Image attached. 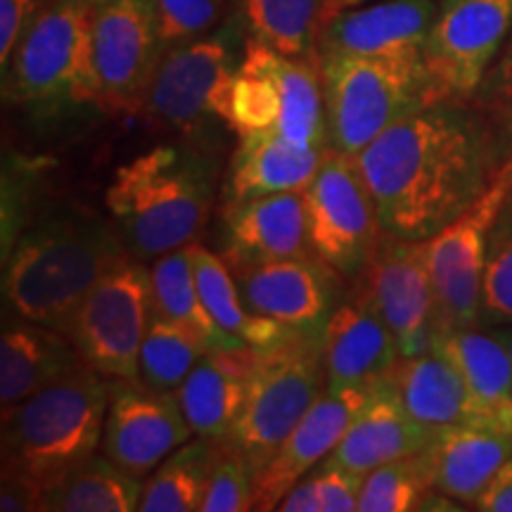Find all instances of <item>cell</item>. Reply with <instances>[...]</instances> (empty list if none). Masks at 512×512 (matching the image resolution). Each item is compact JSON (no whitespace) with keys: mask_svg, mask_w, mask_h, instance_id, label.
I'll use <instances>...</instances> for the list:
<instances>
[{"mask_svg":"<svg viewBox=\"0 0 512 512\" xmlns=\"http://www.w3.org/2000/svg\"><path fill=\"white\" fill-rule=\"evenodd\" d=\"M512 152L472 102H434L354 157L382 233L430 240L489 188Z\"/></svg>","mask_w":512,"mask_h":512,"instance_id":"6da1fadb","label":"cell"},{"mask_svg":"<svg viewBox=\"0 0 512 512\" xmlns=\"http://www.w3.org/2000/svg\"><path fill=\"white\" fill-rule=\"evenodd\" d=\"M219 195V162L190 143L157 145L121 164L105 204L126 252L159 256L197 242Z\"/></svg>","mask_w":512,"mask_h":512,"instance_id":"7a4b0ae2","label":"cell"},{"mask_svg":"<svg viewBox=\"0 0 512 512\" xmlns=\"http://www.w3.org/2000/svg\"><path fill=\"white\" fill-rule=\"evenodd\" d=\"M128 254L114 223L64 211L31 226L12 245L3 294L12 316L69 337L83 299Z\"/></svg>","mask_w":512,"mask_h":512,"instance_id":"3957f363","label":"cell"},{"mask_svg":"<svg viewBox=\"0 0 512 512\" xmlns=\"http://www.w3.org/2000/svg\"><path fill=\"white\" fill-rule=\"evenodd\" d=\"M110 377L91 366L3 413V472L46 491L83 458L100 451Z\"/></svg>","mask_w":512,"mask_h":512,"instance_id":"277c9868","label":"cell"},{"mask_svg":"<svg viewBox=\"0 0 512 512\" xmlns=\"http://www.w3.org/2000/svg\"><path fill=\"white\" fill-rule=\"evenodd\" d=\"M330 150L344 157L382 136L408 114L434 105L422 53L318 57Z\"/></svg>","mask_w":512,"mask_h":512,"instance_id":"5b68a950","label":"cell"},{"mask_svg":"<svg viewBox=\"0 0 512 512\" xmlns=\"http://www.w3.org/2000/svg\"><path fill=\"white\" fill-rule=\"evenodd\" d=\"M93 0H50L38 10L3 69V98L36 112L95 105L88 22Z\"/></svg>","mask_w":512,"mask_h":512,"instance_id":"8992f818","label":"cell"},{"mask_svg":"<svg viewBox=\"0 0 512 512\" xmlns=\"http://www.w3.org/2000/svg\"><path fill=\"white\" fill-rule=\"evenodd\" d=\"M325 392L323 339L292 332L268 349H256L245 406L228 441L252 465L254 477L271 463L297 422Z\"/></svg>","mask_w":512,"mask_h":512,"instance_id":"52a82bcc","label":"cell"},{"mask_svg":"<svg viewBox=\"0 0 512 512\" xmlns=\"http://www.w3.org/2000/svg\"><path fill=\"white\" fill-rule=\"evenodd\" d=\"M247 34L235 17L195 41L166 48L136 114L162 131L202 133L219 119L228 86L245 55Z\"/></svg>","mask_w":512,"mask_h":512,"instance_id":"ba28073f","label":"cell"},{"mask_svg":"<svg viewBox=\"0 0 512 512\" xmlns=\"http://www.w3.org/2000/svg\"><path fill=\"white\" fill-rule=\"evenodd\" d=\"M152 316L150 266L124 254L83 299L69 339L100 375L138 380L140 347Z\"/></svg>","mask_w":512,"mask_h":512,"instance_id":"9c48e42d","label":"cell"},{"mask_svg":"<svg viewBox=\"0 0 512 512\" xmlns=\"http://www.w3.org/2000/svg\"><path fill=\"white\" fill-rule=\"evenodd\" d=\"M512 190V155L505 159L482 197L456 221L425 240L434 297L437 335L482 328V280L494 221Z\"/></svg>","mask_w":512,"mask_h":512,"instance_id":"30bf717a","label":"cell"},{"mask_svg":"<svg viewBox=\"0 0 512 512\" xmlns=\"http://www.w3.org/2000/svg\"><path fill=\"white\" fill-rule=\"evenodd\" d=\"M88 48L95 107L136 114L166 50L155 0H93Z\"/></svg>","mask_w":512,"mask_h":512,"instance_id":"8fae6325","label":"cell"},{"mask_svg":"<svg viewBox=\"0 0 512 512\" xmlns=\"http://www.w3.org/2000/svg\"><path fill=\"white\" fill-rule=\"evenodd\" d=\"M512 29V0H441L422 60L434 102H472Z\"/></svg>","mask_w":512,"mask_h":512,"instance_id":"7c38bea8","label":"cell"},{"mask_svg":"<svg viewBox=\"0 0 512 512\" xmlns=\"http://www.w3.org/2000/svg\"><path fill=\"white\" fill-rule=\"evenodd\" d=\"M302 195L313 254L344 280H356L382 238V228L354 157L328 150Z\"/></svg>","mask_w":512,"mask_h":512,"instance_id":"4fadbf2b","label":"cell"},{"mask_svg":"<svg viewBox=\"0 0 512 512\" xmlns=\"http://www.w3.org/2000/svg\"><path fill=\"white\" fill-rule=\"evenodd\" d=\"M351 283L387 323L401 358L432 349L437 337V297L425 240H403L382 233L368 264Z\"/></svg>","mask_w":512,"mask_h":512,"instance_id":"5bb4252c","label":"cell"},{"mask_svg":"<svg viewBox=\"0 0 512 512\" xmlns=\"http://www.w3.org/2000/svg\"><path fill=\"white\" fill-rule=\"evenodd\" d=\"M247 309L285 328L323 339L325 325L342 302V275L320 261L304 259L242 261L226 259Z\"/></svg>","mask_w":512,"mask_h":512,"instance_id":"9a60e30c","label":"cell"},{"mask_svg":"<svg viewBox=\"0 0 512 512\" xmlns=\"http://www.w3.org/2000/svg\"><path fill=\"white\" fill-rule=\"evenodd\" d=\"M192 434L176 392L140 380H110L100 451L121 470L145 479Z\"/></svg>","mask_w":512,"mask_h":512,"instance_id":"2e32d148","label":"cell"},{"mask_svg":"<svg viewBox=\"0 0 512 512\" xmlns=\"http://www.w3.org/2000/svg\"><path fill=\"white\" fill-rule=\"evenodd\" d=\"M373 387L375 382L344 392L325 389L318 396L309 413L287 434L271 463L254 477V510H278L287 491L335 451Z\"/></svg>","mask_w":512,"mask_h":512,"instance_id":"e0dca14e","label":"cell"},{"mask_svg":"<svg viewBox=\"0 0 512 512\" xmlns=\"http://www.w3.org/2000/svg\"><path fill=\"white\" fill-rule=\"evenodd\" d=\"M434 0H382L325 17L316 38V60L332 55L422 53L430 34Z\"/></svg>","mask_w":512,"mask_h":512,"instance_id":"ac0fdd59","label":"cell"},{"mask_svg":"<svg viewBox=\"0 0 512 512\" xmlns=\"http://www.w3.org/2000/svg\"><path fill=\"white\" fill-rule=\"evenodd\" d=\"M323 332L325 389L368 387L387 377L401 361L399 347L380 313L351 287Z\"/></svg>","mask_w":512,"mask_h":512,"instance_id":"d6986e66","label":"cell"},{"mask_svg":"<svg viewBox=\"0 0 512 512\" xmlns=\"http://www.w3.org/2000/svg\"><path fill=\"white\" fill-rule=\"evenodd\" d=\"M389 377L413 418L430 430L479 427L505 432L501 413L484 401L458 368L437 351L430 349L420 356L401 358Z\"/></svg>","mask_w":512,"mask_h":512,"instance_id":"ffe728a7","label":"cell"},{"mask_svg":"<svg viewBox=\"0 0 512 512\" xmlns=\"http://www.w3.org/2000/svg\"><path fill=\"white\" fill-rule=\"evenodd\" d=\"M430 437V427L413 418L392 377L387 375L375 382L373 392L358 408L342 441L323 463L368 475L384 463L420 453Z\"/></svg>","mask_w":512,"mask_h":512,"instance_id":"44dd1931","label":"cell"},{"mask_svg":"<svg viewBox=\"0 0 512 512\" xmlns=\"http://www.w3.org/2000/svg\"><path fill=\"white\" fill-rule=\"evenodd\" d=\"M316 256L302 190L223 204V259L271 261Z\"/></svg>","mask_w":512,"mask_h":512,"instance_id":"7402d4cb","label":"cell"},{"mask_svg":"<svg viewBox=\"0 0 512 512\" xmlns=\"http://www.w3.org/2000/svg\"><path fill=\"white\" fill-rule=\"evenodd\" d=\"M86 366V358L64 332L15 316L0 335V408L10 411Z\"/></svg>","mask_w":512,"mask_h":512,"instance_id":"603a6c76","label":"cell"},{"mask_svg":"<svg viewBox=\"0 0 512 512\" xmlns=\"http://www.w3.org/2000/svg\"><path fill=\"white\" fill-rule=\"evenodd\" d=\"M238 138L240 143L230 157L223 185V204L304 190L330 150L302 147L278 131L247 133Z\"/></svg>","mask_w":512,"mask_h":512,"instance_id":"cb8c5ba5","label":"cell"},{"mask_svg":"<svg viewBox=\"0 0 512 512\" xmlns=\"http://www.w3.org/2000/svg\"><path fill=\"white\" fill-rule=\"evenodd\" d=\"M434 491L456 503H475L505 460L512 434L479 427H439L420 451Z\"/></svg>","mask_w":512,"mask_h":512,"instance_id":"d4e9b609","label":"cell"},{"mask_svg":"<svg viewBox=\"0 0 512 512\" xmlns=\"http://www.w3.org/2000/svg\"><path fill=\"white\" fill-rule=\"evenodd\" d=\"M256 349H209L176 389L195 437L228 439L247 396Z\"/></svg>","mask_w":512,"mask_h":512,"instance_id":"484cf974","label":"cell"},{"mask_svg":"<svg viewBox=\"0 0 512 512\" xmlns=\"http://www.w3.org/2000/svg\"><path fill=\"white\" fill-rule=\"evenodd\" d=\"M247 53L266 69L278 88L280 117L275 131L302 147H330L323 81L316 57H290L249 38Z\"/></svg>","mask_w":512,"mask_h":512,"instance_id":"4316f807","label":"cell"},{"mask_svg":"<svg viewBox=\"0 0 512 512\" xmlns=\"http://www.w3.org/2000/svg\"><path fill=\"white\" fill-rule=\"evenodd\" d=\"M190 254L202 302L221 330L238 337L240 342H245L252 349L275 347V344L292 335L294 330L285 328L278 320L256 316L247 309L240 287L233 278V271H230L223 256L214 254L200 242H192Z\"/></svg>","mask_w":512,"mask_h":512,"instance_id":"83f0119b","label":"cell"},{"mask_svg":"<svg viewBox=\"0 0 512 512\" xmlns=\"http://www.w3.org/2000/svg\"><path fill=\"white\" fill-rule=\"evenodd\" d=\"M145 479L133 477L102 451L83 458L43 491L48 512H133Z\"/></svg>","mask_w":512,"mask_h":512,"instance_id":"f1b7e54d","label":"cell"},{"mask_svg":"<svg viewBox=\"0 0 512 512\" xmlns=\"http://www.w3.org/2000/svg\"><path fill=\"white\" fill-rule=\"evenodd\" d=\"M152 278V309L181 328L195 332L209 349H245L247 344L228 335L209 316L200 297V287L192 268L190 245L150 261Z\"/></svg>","mask_w":512,"mask_h":512,"instance_id":"f546056e","label":"cell"},{"mask_svg":"<svg viewBox=\"0 0 512 512\" xmlns=\"http://www.w3.org/2000/svg\"><path fill=\"white\" fill-rule=\"evenodd\" d=\"M221 439L195 437L166 456L143 482L138 510L197 512L202 510L211 470L219 458Z\"/></svg>","mask_w":512,"mask_h":512,"instance_id":"4dcf8cb0","label":"cell"},{"mask_svg":"<svg viewBox=\"0 0 512 512\" xmlns=\"http://www.w3.org/2000/svg\"><path fill=\"white\" fill-rule=\"evenodd\" d=\"M233 17L249 41L290 57H316L325 0H235Z\"/></svg>","mask_w":512,"mask_h":512,"instance_id":"1f68e13d","label":"cell"},{"mask_svg":"<svg viewBox=\"0 0 512 512\" xmlns=\"http://www.w3.org/2000/svg\"><path fill=\"white\" fill-rule=\"evenodd\" d=\"M207 351L209 347L195 332L162 316H152L140 347L138 380L152 389L176 392Z\"/></svg>","mask_w":512,"mask_h":512,"instance_id":"d6a6232c","label":"cell"},{"mask_svg":"<svg viewBox=\"0 0 512 512\" xmlns=\"http://www.w3.org/2000/svg\"><path fill=\"white\" fill-rule=\"evenodd\" d=\"M280 117L278 88L264 67L252 55H242V62L228 86L221 121L238 136L259 131H275Z\"/></svg>","mask_w":512,"mask_h":512,"instance_id":"836d02e7","label":"cell"},{"mask_svg":"<svg viewBox=\"0 0 512 512\" xmlns=\"http://www.w3.org/2000/svg\"><path fill=\"white\" fill-rule=\"evenodd\" d=\"M432 489L427 465L420 453L392 460L370 470L363 482L361 512H406L418 510L422 496Z\"/></svg>","mask_w":512,"mask_h":512,"instance_id":"e575fe53","label":"cell"},{"mask_svg":"<svg viewBox=\"0 0 512 512\" xmlns=\"http://www.w3.org/2000/svg\"><path fill=\"white\" fill-rule=\"evenodd\" d=\"M508 323H512V190L491 228L482 280V328Z\"/></svg>","mask_w":512,"mask_h":512,"instance_id":"d590c367","label":"cell"},{"mask_svg":"<svg viewBox=\"0 0 512 512\" xmlns=\"http://www.w3.org/2000/svg\"><path fill=\"white\" fill-rule=\"evenodd\" d=\"M254 510V470L238 446L221 439L219 458L211 470L200 512Z\"/></svg>","mask_w":512,"mask_h":512,"instance_id":"8d00e7d4","label":"cell"},{"mask_svg":"<svg viewBox=\"0 0 512 512\" xmlns=\"http://www.w3.org/2000/svg\"><path fill=\"white\" fill-rule=\"evenodd\" d=\"M166 48L207 36L233 17L235 0H155Z\"/></svg>","mask_w":512,"mask_h":512,"instance_id":"74e56055","label":"cell"},{"mask_svg":"<svg viewBox=\"0 0 512 512\" xmlns=\"http://www.w3.org/2000/svg\"><path fill=\"white\" fill-rule=\"evenodd\" d=\"M472 105L494 124L505 147L512 152V36L484 76Z\"/></svg>","mask_w":512,"mask_h":512,"instance_id":"f35d334b","label":"cell"},{"mask_svg":"<svg viewBox=\"0 0 512 512\" xmlns=\"http://www.w3.org/2000/svg\"><path fill=\"white\" fill-rule=\"evenodd\" d=\"M318 482V496H320V510L323 512H351L358 510V501H361L363 482L366 475L363 472L347 470L332 463H320L313 470Z\"/></svg>","mask_w":512,"mask_h":512,"instance_id":"ab89813d","label":"cell"},{"mask_svg":"<svg viewBox=\"0 0 512 512\" xmlns=\"http://www.w3.org/2000/svg\"><path fill=\"white\" fill-rule=\"evenodd\" d=\"M50 0H0V69L8 67L24 29Z\"/></svg>","mask_w":512,"mask_h":512,"instance_id":"60d3db41","label":"cell"},{"mask_svg":"<svg viewBox=\"0 0 512 512\" xmlns=\"http://www.w3.org/2000/svg\"><path fill=\"white\" fill-rule=\"evenodd\" d=\"M0 510L3 512H36L43 510L41 486L19 477L15 472H3L0 477Z\"/></svg>","mask_w":512,"mask_h":512,"instance_id":"b9f144b4","label":"cell"},{"mask_svg":"<svg viewBox=\"0 0 512 512\" xmlns=\"http://www.w3.org/2000/svg\"><path fill=\"white\" fill-rule=\"evenodd\" d=\"M472 508L482 512H512V456L498 467L494 479L472 503Z\"/></svg>","mask_w":512,"mask_h":512,"instance_id":"7bdbcfd3","label":"cell"},{"mask_svg":"<svg viewBox=\"0 0 512 512\" xmlns=\"http://www.w3.org/2000/svg\"><path fill=\"white\" fill-rule=\"evenodd\" d=\"M280 512H323L320 510V496H318V482L313 470L309 475L299 479L297 484L287 491L283 501L278 505Z\"/></svg>","mask_w":512,"mask_h":512,"instance_id":"ee69618b","label":"cell"},{"mask_svg":"<svg viewBox=\"0 0 512 512\" xmlns=\"http://www.w3.org/2000/svg\"><path fill=\"white\" fill-rule=\"evenodd\" d=\"M368 3V0H325V17L335 15V12L349 10V8H358V5Z\"/></svg>","mask_w":512,"mask_h":512,"instance_id":"f6af8a7d","label":"cell"},{"mask_svg":"<svg viewBox=\"0 0 512 512\" xmlns=\"http://www.w3.org/2000/svg\"><path fill=\"white\" fill-rule=\"evenodd\" d=\"M496 332L498 337L503 339V344L508 347V354H510V363H512V323L508 325H496V328H491Z\"/></svg>","mask_w":512,"mask_h":512,"instance_id":"bcb514c9","label":"cell"}]
</instances>
